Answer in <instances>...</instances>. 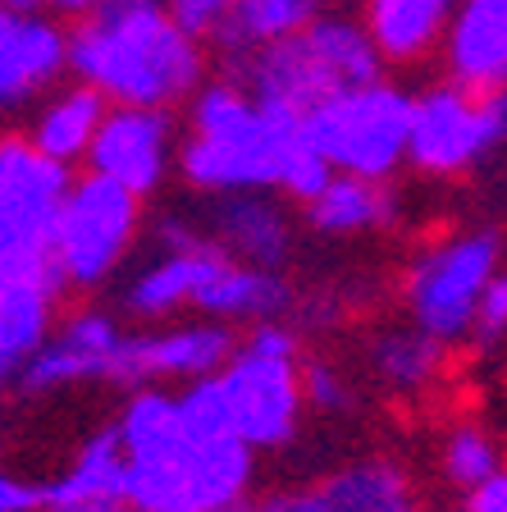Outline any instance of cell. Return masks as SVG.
Masks as SVG:
<instances>
[{
	"instance_id": "obj_1",
	"label": "cell",
	"mask_w": 507,
	"mask_h": 512,
	"mask_svg": "<svg viewBox=\"0 0 507 512\" xmlns=\"http://www.w3.org/2000/svg\"><path fill=\"white\" fill-rule=\"evenodd\" d=\"M110 430L124 453L128 512H224L247 503L256 453L229 430L197 426L183 412L179 389H128Z\"/></svg>"
},
{
	"instance_id": "obj_2",
	"label": "cell",
	"mask_w": 507,
	"mask_h": 512,
	"mask_svg": "<svg viewBox=\"0 0 507 512\" xmlns=\"http://www.w3.org/2000/svg\"><path fill=\"white\" fill-rule=\"evenodd\" d=\"M69 74L106 106L174 110L206 83V55L160 0H101L69 32Z\"/></svg>"
},
{
	"instance_id": "obj_3",
	"label": "cell",
	"mask_w": 507,
	"mask_h": 512,
	"mask_svg": "<svg viewBox=\"0 0 507 512\" xmlns=\"http://www.w3.org/2000/svg\"><path fill=\"white\" fill-rule=\"evenodd\" d=\"M297 142V119L256 101L243 83H201L188 96V138L174 147V165L206 197L270 192Z\"/></svg>"
},
{
	"instance_id": "obj_4",
	"label": "cell",
	"mask_w": 507,
	"mask_h": 512,
	"mask_svg": "<svg viewBox=\"0 0 507 512\" xmlns=\"http://www.w3.org/2000/svg\"><path fill=\"white\" fill-rule=\"evenodd\" d=\"M384 78L375 46L366 42L357 19H311L293 37L265 42L247 55V92L265 106L302 119L316 101L357 83Z\"/></svg>"
},
{
	"instance_id": "obj_5",
	"label": "cell",
	"mask_w": 507,
	"mask_h": 512,
	"mask_svg": "<svg viewBox=\"0 0 507 512\" xmlns=\"http://www.w3.org/2000/svg\"><path fill=\"white\" fill-rule=\"evenodd\" d=\"M302 339L284 320H261L215 371L224 421L252 453L293 444L302 426Z\"/></svg>"
},
{
	"instance_id": "obj_6",
	"label": "cell",
	"mask_w": 507,
	"mask_h": 512,
	"mask_svg": "<svg viewBox=\"0 0 507 512\" xmlns=\"http://www.w3.org/2000/svg\"><path fill=\"white\" fill-rule=\"evenodd\" d=\"M407 115H412V96L375 78L316 101L297 119V128L302 142L334 174L389 183L407 165Z\"/></svg>"
},
{
	"instance_id": "obj_7",
	"label": "cell",
	"mask_w": 507,
	"mask_h": 512,
	"mask_svg": "<svg viewBox=\"0 0 507 512\" xmlns=\"http://www.w3.org/2000/svg\"><path fill=\"white\" fill-rule=\"evenodd\" d=\"M142 229V202L101 174L69 179L51 215V279L92 293L128 261Z\"/></svg>"
},
{
	"instance_id": "obj_8",
	"label": "cell",
	"mask_w": 507,
	"mask_h": 512,
	"mask_svg": "<svg viewBox=\"0 0 507 512\" xmlns=\"http://www.w3.org/2000/svg\"><path fill=\"white\" fill-rule=\"evenodd\" d=\"M503 243L494 229H462V234H444L402 275V311L407 325L421 334L439 339L444 348L462 343L471 334L476 307L485 298V288L503 275Z\"/></svg>"
},
{
	"instance_id": "obj_9",
	"label": "cell",
	"mask_w": 507,
	"mask_h": 512,
	"mask_svg": "<svg viewBox=\"0 0 507 512\" xmlns=\"http://www.w3.org/2000/svg\"><path fill=\"white\" fill-rule=\"evenodd\" d=\"M503 92H466L457 83L425 87L407 115V165L430 179H462L503 147Z\"/></svg>"
},
{
	"instance_id": "obj_10",
	"label": "cell",
	"mask_w": 507,
	"mask_h": 512,
	"mask_svg": "<svg viewBox=\"0 0 507 512\" xmlns=\"http://www.w3.org/2000/svg\"><path fill=\"white\" fill-rule=\"evenodd\" d=\"M174 147L179 138H174L169 110L106 106L92 147H87V174H101L124 192H133L138 202H147L174 170Z\"/></svg>"
},
{
	"instance_id": "obj_11",
	"label": "cell",
	"mask_w": 507,
	"mask_h": 512,
	"mask_svg": "<svg viewBox=\"0 0 507 512\" xmlns=\"http://www.w3.org/2000/svg\"><path fill=\"white\" fill-rule=\"evenodd\" d=\"M128 330L110 311H69L55 320L46 343L32 352L19 384L28 394H60L74 384H119V357H124Z\"/></svg>"
},
{
	"instance_id": "obj_12",
	"label": "cell",
	"mask_w": 507,
	"mask_h": 512,
	"mask_svg": "<svg viewBox=\"0 0 507 512\" xmlns=\"http://www.w3.org/2000/svg\"><path fill=\"white\" fill-rule=\"evenodd\" d=\"M238 348V334L224 320H174L160 330H142L124 339L119 357V389H142V384H192L215 375L229 352Z\"/></svg>"
},
{
	"instance_id": "obj_13",
	"label": "cell",
	"mask_w": 507,
	"mask_h": 512,
	"mask_svg": "<svg viewBox=\"0 0 507 512\" xmlns=\"http://www.w3.org/2000/svg\"><path fill=\"white\" fill-rule=\"evenodd\" d=\"M224 261H229V252L220 243L192 234V229H179L169 220L160 229V256L133 275V284L124 293L128 316L147 320V325L174 320L179 311H188L197 302V293L211 284V275Z\"/></svg>"
},
{
	"instance_id": "obj_14",
	"label": "cell",
	"mask_w": 507,
	"mask_h": 512,
	"mask_svg": "<svg viewBox=\"0 0 507 512\" xmlns=\"http://www.w3.org/2000/svg\"><path fill=\"white\" fill-rule=\"evenodd\" d=\"M69 69V32L37 10H0V110L46 96Z\"/></svg>"
},
{
	"instance_id": "obj_15",
	"label": "cell",
	"mask_w": 507,
	"mask_h": 512,
	"mask_svg": "<svg viewBox=\"0 0 507 512\" xmlns=\"http://www.w3.org/2000/svg\"><path fill=\"white\" fill-rule=\"evenodd\" d=\"M448 83L466 92H503L507 83V0H453L444 23Z\"/></svg>"
},
{
	"instance_id": "obj_16",
	"label": "cell",
	"mask_w": 507,
	"mask_h": 512,
	"mask_svg": "<svg viewBox=\"0 0 507 512\" xmlns=\"http://www.w3.org/2000/svg\"><path fill=\"white\" fill-rule=\"evenodd\" d=\"M211 224V243H220L233 261L265 270H279L288 261L293 224L270 192H224V197H215Z\"/></svg>"
},
{
	"instance_id": "obj_17",
	"label": "cell",
	"mask_w": 507,
	"mask_h": 512,
	"mask_svg": "<svg viewBox=\"0 0 507 512\" xmlns=\"http://www.w3.org/2000/svg\"><path fill=\"white\" fill-rule=\"evenodd\" d=\"M453 0H366L361 32L380 64H421L439 51Z\"/></svg>"
},
{
	"instance_id": "obj_18",
	"label": "cell",
	"mask_w": 507,
	"mask_h": 512,
	"mask_svg": "<svg viewBox=\"0 0 507 512\" xmlns=\"http://www.w3.org/2000/svg\"><path fill=\"white\" fill-rule=\"evenodd\" d=\"M293 307V288L284 284L279 270L247 266V261H224L211 275V284L197 293L192 311L224 325H261V320H284Z\"/></svg>"
},
{
	"instance_id": "obj_19",
	"label": "cell",
	"mask_w": 507,
	"mask_h": 512,
	"mask_svg": "<svg viewBox=\"0 0 507 512\" xmlns=\"http://www.w3.org/2000/svg\"><path fill=\"white\" fill-rule=\"evenodd\" d=\"M60 320V284L55 279H28V284L0 288V389L19 384L32 352Z\"/></svg>"
},
{
	"instance_id": "obj_20",
	"label": "cell",
	"mask_w": 507,
	"mask_h": 512,
	"mask_svg": "<svg viewBox=\"0 0 507 512\" xmlns=\"http://www.w3.org/2000/svg\"><path fill=\"white\" fill-rule=\"evenodd\" d=\"M307 215L320 234L329 238H361L389 229L398 215V197L380 179H357V174H329V183L307 202Z\"/></svg>"
},
{
	"instance_id": "obj_21",
	"label": "cell",
	"mask_w": 507,
	"mask_h": 512,
	"mask_svg": "<svg viewBox=\"0 0 507 512\" xmlns=\"http://www.w3.org/2000/svg\"><path fill=\"white\" fill-rule=\"evenodd\" d=\"M42 503L51 508H115L124 503V453L115 430H96L78 444L69 467L42 485Z\"/></svg>"
},
{
	"instance_id": "obj_22",
	"label": "cell",
	"mask_w": 507,
	"mask_h": 512,
	"mask_svg": "<svg viewBox=\"0 0 507 512\" xmlns=\"http://www.w3.org/2000/svg\"><path fill=\"white\" fill-rule=\"evenodd\" d=\"M334 512H425L412 476L389 458H361L316 485Z\"/></svg>"
},
{
	"instance_id": "obj_23",
	"label": "cell",
	"mask_w": 507,
	"mask_h": 512,
	"mask_svg": "<svg viewBox=\"0 0 507 512\" xmlns=\"http://www.w3.org/2000/svg\"><path fill=\"white\" fill-rule=\"evenodd\" d=\"M366 357H370L375 380L402 398L425 394L430 384L444 380V366H448V348L439 339H430V334H421L416 325H389V330H380L370 339Z\"/></svg>"
},
{
	"instance_id": "obj_24",
	"label": "cell",
	"mask_w": 507,
	"mask_h": 512,
	"mask_svg": "<svg viewBox=\"0 0 507 512\" xmlns=\"http://www.w3.org/2000/svg\"><path fill=\"white\" fill-rule=\"evenodd\" d=\"M101 115H106V101L92 87H83V83L60 87V92H51L37 106L28 142L37 151H46L51 160H60V165H78V160H87V147L96 138Z\"/></svg>"
},
{
	"instance_id": "obj_25",
	"label": "cell",
	"mask_w": 507,
	"mask_h": 512,
	"mask_svg": "<svg viewBox=\"0 0 507 512\" xmlns=\"http://www.w3.org/2000/svg\"><path fill=\"white\" fill-rule=\"evenodd\" d=\"M69 165L51 160L28 142V133L0 138V206L28 215H55L64 188H69Z\"/></svg>"
},
{
	"instance_id": "obj_26",
	"label": "cell",
	"mask_w": 507,
	"mask_h": 512,
	"mask_svg": "<svg viewBox=\"0 0 507 512\" xmlns=\"http://www.w3.org/2000/svg\"><path fill=\"white\" fill-rule=\"evenodd\" d=\"M320 0H233L229 28H224L220 46L229 51H256L265 42H279V37H293L297 28H307L316 19Z\"/></svg>"
},
{
	"instance_id": "obj_27",
	"label": "cell",
	"mask_w": 507,
	"mask_h": 512,
	"mask_svg": "<svg viewBox=\"0 0 507 512\" xmlns=\"http://www.w3.org/2000/svg\"><path fill=\"white\" fill-rule=\"evenodd\" d=\"M51 279V215L0 206V288Z\"/></svg>"
},
{
	"instance_id": "obj_28",
	"label": "cell",
	"mask_w": 507,
	"mask_h": 512,
	"mask_svg": "<svg viewBox=\"0 0 507 512\" xmlns=\"http://www.w3.org/2000/svg\"><path fill=\"white\" fill-rule=\"evenodd\" d=\"M439 471H444V480L457 485L462 494L476 490L480 480L498 476V471H503V458H498L494 435H489L485 426H476V421L453 426L444 435V444H439Z\"/></svg>"
},
{
	"instance_id": "obj_29",
	"label": "cell",
	"mask_w": 507,
	"mask_h": 512,
	"mask_svg": "<svg viewBox=\"0 0 507 512\" xmlns=\"http://www.w3.org/2000/svg\"><path fill=\"white\" fill-rule=\"evenodd\" d=\"M297 380H302V407H311V412L338 416V412H352V403H357L352 380L334 362H302Z\"/></svg>"
},
{
	"instance_id": "obj_30",
	"label": "cell",
	"mask_w": 507,
	"mask_h": 512,
	"mask_svg": "<svg viewBox=\"0 0 507 512\" xmlns=\"http://www.w3.org/2000/svg\"><path fill=\"white\" fill-rule=\"evenodd\" d=\"M160 5L192 42H220L233 14V0H160Z\"/></svg>"
},
{
	"instance_id": "obj_31",
	"label": "cell",
	"mask_w": 507,
	"mask_h": 512,
	"mask_svg": "<svg viewBox=\"0 0 507 512\" xmlns=\"http://www.w3.org/2000/svg\"><path fill=\"white\" fill-rule=\"evenodd\" d=\"M329 174H334V170H329L325 160H320L316 151L307 147V142H297V147L288 151V160H284V170H279L275 188L284 192V197H293V202L307 206L311 197H316V192L329 183Z\"/></svg>"
},
{
	"instance_id": "obj_32",
	"label": "cell",
	"mask_w": 507,
	"mask_h": 512,
	"mask_svg": "<svg viewBox=\"0 0 507 512\" xmlns=\"http://www.w3.org/2000/svg\"><path fill=\"white\" fill-rule=\"evenodd\" d=\"M503 330H507V279L498 275L494 284L485 288V298H480L476 320H471V334H466V339H476L480 348H494V343L503 339Z\"/></svg>"
},
{
	"instance_id": "obj_33",
	"label": "cell",
	"mask_w": 507,
	"mask_h": 512,
	"mask_svg": "<svg viewBox=\"0 0 507 512\" xmlns=\"http://www.w3.org/2000/svg\"><path fill=\"white\" fill-rule=\"evenodd\" d=\"M252 512H334L325 503V494L311 485V490H275L265 494L261 503H252Z\"/></svg>"
},
{
	"instance_id": "obj_34",
	"label": "cell",
	"mask_w": 507,
	"mask_h": 512,
	"mask_svg": "<svg viewBox=\"0 0 507 512\" xmlns=\"http://www.w3.org/2000/svg\"><path fill=\"white\" fill-rule=\"evenodd\" d=\"M32 508H42V490L32 480L0 467V512H32Z\"/></svg>"
},
{
	"instance_id": "obj_35",
	"label": "cell",
	"mask_w": 507,
	"mask_h": 512,
	"mask_svg": "<svg viewBox=\"0 0 507 512\" xmlns=\"http://www.w3.org/2000/svg\"><path fill=\"white\" fill-rule=\"evenodd\" d=\"M462 512H507V476L498 471V476L480 480L476 490L462 494Z\"/></svg>"
},
{
	"instance_id": "obj_36",
	"label": "cell",
	"mask_w": 507,
	"mask_h": 512,
	"mask_svg": "<svg viewBox=\"0 0 507 512\" xmlns=\"http://www.w3.org/2000/svg\"><path fill=\"white\" fill-rule=\"evenodd\" d=\"M51 14H64V19H83V14H92L101 0H42Z\"/></svg>"
},
{
	"instance_id": "obj_37",
	"label": "cell",
	"mask_w": 507,
	"mask_h": 512,
	"mask_svg": "<svg viewBox=\"0 0 507 512\" xmlns=\"http://www.w3.org/2000/svg\"><path fill=\"white\" fill-rule=\"evenodd\" d=\"M32 512H128L124 503H115V508H51V503H42V508H32Z\"/></svg>"
},
{
	"instance_id": "obj_38",
	"label": "cell",
	"mask_w": 507,
	"mask_h": 512,
	"mask_svg": "<svg viewBox=\"0 0 507 512\" xmlns=\"http://www.w3.org/2000/svg\"><path fill=\"white\" fill-rule=\"evenodd\" d=\"M0 10H42V0H0Z\"/></svg>"
},
{
	"instance_id": "obj_39",
	"label": "cell",
	"mask_w": 507,
	"mask_h": 512,
	"mask_svg": "<svg viewBox=\"0 0 507 512\" xmlns=\"http://www.w3.org/2000/svg\"><path fill=\"white\" fill-rule=\"evenodd\" d=\"M224 512H252V503H238V508H224Z\"/></svg>"
}]
</instances>
